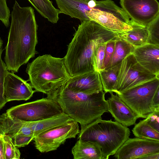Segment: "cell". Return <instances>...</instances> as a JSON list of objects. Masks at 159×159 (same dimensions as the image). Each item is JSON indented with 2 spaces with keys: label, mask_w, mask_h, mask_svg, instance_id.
<instances>
[{
  "label": "cell",
  "mask_w": 159,
  "mask_h": 159,
  "mask_svg": "<svg viewBox=\"0 0 159 159\" xmlns=\"http://www.w3.org/2000/svg\"><path fill=\"white\" fill-rule=\"evenodd\" d=\"M11 16L4 60L7 70L15 73L37 53L38 25L33 9L30 7H22L16 1Z\"/></svg>",
  "instance_id": "6da1fadb"
},
{
  "label": "cell",
  "mask_w": 159,
  "mask_h": 159,
  "mask_svg": "<svg viewBox=\"0 0 159 159\" xmlns=\"http://www.w3.org/2000/svg\"><path fill=\"white\" fill-rule=\"evenodd\" d=\"M120 34L111 31L90 20L82 21L68 46L63 58L71 77L95 70L93 52L99 44L120 38Z\"/></svg>",
  "instance_id": "7a4b0ae2"
},
{
  "label": "cell",
  "mask_w": 159,
  "mask_h": 159,
  "mask_svg": "<svg viewBox=\"0 0 159 159\" xmlns=\"http://www.w3.org/2000/svg\"><path fill=\"white\" fill-rule=\"evenodd\" d=\"M105 93L103 90L91 94L74 92L64 85L52 98L57 101L62 112L81 126L101 118L108 111Z\"/></svg>",
  "instance_id": "3957f363"
},
{
  "label": "cell",
  "mask_w": 159,
  "mask_h": 159,
  "mask_svg": "<svg viewBox=\"0 0 159 159\" xmlns=\"http://www.w3.org/2000/svg\"><path fill=\"white\" fill-rule=\"evenodd\" d=\"M26 71L35 92H40L52 98L71 77L63 58L50 54L40 56L29 63Z\"/></svg>",
  "instance_id": "277c9868"
},
{
  "label": "cell",
  "mask_w": 159,
  "mask_h": 159,
  "mask_svg": "<svg viewBox=\"0 0 159 159\" xmlns=\"http://www.w3.org/2000/svg\"><path fill=\"white\" fill-rule=\"evenodd\" d=\"M130 133L127 127L116 121L99 118L81 126L78 139L97 143L101 148L102 156L108 159L129 138Z\"/></svg>",
  "instance_id": "5b68a950"
},
{
  "label": "cell",
  "mask_w": 159,
  "mask_h": 159,
  "mask_svg": "<svg viewBox=\"0 0 159 159\" xmlns=\"http://www.w3.org/2000/svg\"><path fill=\"white\" fill-rule=\"evenodd\" d=\"M85 14L90 20L118 34L133 29L132 20L122 8L111 0L96 1L95 7L86 11Z\"/></svg>",
  "instance_id": "8992f818"
},
{
  "label": "cell",
  "mask_w": 159,
  "mask_h": 159,
  "mask_svg": "<svg viewBox=\"0 0 159 159\" xmlns=\"http://www.w3.org/2000/svg\"><path fill=\"white\" fill-rule=\"evenodd\" d=\"M62 111L54 98H46L20 104L7 109L6 113L16 119L25 122L42 120L61 114Z\"/></svg>",
  "instance_id": "52a82bcc"
},
{
  "label": "cell",
  "mask_w": 159,
  "mask_h": 159,
  "mask_svg": "<svg viewBox=\"0 0 159 159\" xmlns=\"http://www.w3.org/2000/svg\"><path fill=\"white\" fill-rule=\"evenodd\" d=\"M159 89V78H156L135 86L118 95L139 118H146L155 111L152 102Z\"/></svg>",
  "instance_id": "ba28073f"
},
{
  "label": "cell",
  "mask_w": 159,
  "mask_h": 159,
  "mask_svg": "<svg viewBox=\"0 0 159 159\" xmlns=\"http://www.w3.org/2000/svg\"><path fill=\"white\" fill-rule=\"evenodd\" d=\"M156 78H159L140 65L133 54H131L125 57L121 63L116 85V93L119 95Z\"/></svg>",
  "instance_id": "9c48e42d"
},
{
  "label": "cell",
  "mask_w": 159,
  "mask_h": 159,
  "mask_svg": "<svg viewBox=\"0 0 159 159\" xmlns=\"http://www.w3.org/2000/svg\"><path fill=\"white\" fill-rule=\"evenodd\" d=\"M78 123L73 120L43 131L33 139L36 148L41 153L56 150L66 140L80 132Z\"/></svg>",
  "instance_id": "30bf717a"
},
{
  "label": "cell",
  "mask_w": 159,
  "mask_h": 159,
  "mask_svg": "<svg viewBox=\"0 0 159 159\" xmlns=\"http://www.w3.org/2000/svg\"><path fill=\"white\" fill-rule=\"evenodd\" d=\"M122 9L135 22L147 26L159 15L157 0H120Z\"/></svg>",
  "instance_id": "8fae6325"
},
{
  "label": "cell",
  "mask_w": 159,
  "mask_h": 159,
  "mask_svg": "<svg viewBox=\"0 0 159 159\" xmlns=\"http://www.w3.org/2000/svg\"><path fill=\"white\" fill-rule=\"evenodd\" d=\"M159 152V141L136 137L129 138L114 154L117 159H140L146 155Z\"/></svg>",
  "instance_id": "7c38bea8"
},
{
  "label": "cell",
  "mask_w": 159,
  "mask_h": 159,
  "mask_svg": "<svg viewBox=\"0 0 159 159\" xmlns=\"http://www.w3.org/2000/svg\"><path fill=\"white\" fill-rule=\"evenodd\" d=\"M34 92L27 81L7 71L4 82V95L7 102L26 101L32 97Z\"/></svg>",
  "instance_id": "4fadbf2b"
},
{
  "label": "cell",
  "mask_w": 159,
  "mask_h": 159,
  "mask_svg": "<svg viewBox=\"0 0 159 159\" xmlns=\"http://www.w3.org/2000/svg\"><path fill=\"white\" fill-rule=\"evenodd\" d=\"M65 85L72 91L88 94L103 90L99 72L96 70L71 77Z\"/></svg>",
  "instance_id": "5bb4252c"
},
{
  "label": "cell",
  "mask_w": 159,
  "mask_h": 159,
  "mask_svg": "<svg viewBox=\"0 0 159 159\" xmlns=\"http://www.w3.org/2000/svg\"><path fill=\"white\" fill-rule=\"evenodd\" d=\"M109 93L111 97L107 100L108 111L115 121L126 127L135 125L139 117L126 104L117 94L114 95L112 92Z\"/></svg>",
  "instance_id": "9a60e30c"
},
{
  "label": "cell",
  "mask_w": 159,
  "mask_h": 159,
  "mask_svg": "<svg viewBox=\"0 0 159 159\" xmlns=\"http://www.w3.org/2000/svg\"><path fill=\"white\" fill-rule=\"evenodd\" d=\"M133 54L140 65L159 78V45L147 43L135 48Z\"/></svg>",
  "instance_id": "2e32d148"
},
{
  "label": "cell",
  "mask_w": 159,
  "mask_h": 159,
  "mask_svg": "<svg viewBox=\"0 0 159 159\" xmlns=\"http://www.w3.org/2000/svg\"><path fill=\"white\" fill-rule=\"evenodd\" d=\"M28 123L12 118L6 112L0 114V134L2 135H8L12 139L19 134L34 137L33 132Z\"/></svg>",
  "instance_id": "e0dca14e"
},
{
  "label": "cell",
  "mask_w": 159,
  "mask_h": 159,
  "mask_svg": "<svg viewBox=\"0 0 159 159\" xmlns=\"http://www.w3.org/2000/svg\"><path fill=\"white\" fill-rule=\"evenodd\" d=\"M61 13L68 15L81 21L90 20L85 14L91 9L85 0H55Z\"/></svg>",
  "instance_id": "ac0fdd59"
},
{
  "label": "cell",
  "mask_w": 159,
  "mask_h": 159,
  "mask_svg": "<svg viewBox=\"0 0 159 159\" xmlns=\"http://www.w3.org/2000/svg\"><path fill=\"white\" fill-rule=\"evenodd\" d=\"M74 159H105L99 145L95 142L79 139L72 147Z\"/></svg>",
  "instance_id": "d6986e66"
},
{
  "label": "cell",
  "mask_w": 159,
  "mask_h": 159,
  "mask_svg": "<svg viewBox=\"0 0 159 159\" xmlns=\"http://www.w3.org/2000/svg\"><path fill=\"white\" fill-rule=\"evenodd\" d=\"M73 120H74L63 112L59 115L44 120L28 122V125L31 129L34 138L43 131Z\"/></svg>",
  "instance_id": "ffe728a7"
},
{
  "label": "cell",
  "mask_w": 159,
  "mask_h": 159,
  "mask_svg": "<svg viewBox=\"0 0 159 159\" xmlns=\"http://www.w3.org/2000/svg\"><path fill=\"white\" fill-rule=\"evenodd\" d=\"M133 29L125 33L120 34V37L135 48L147 43L148 32L147 27L140 25L132 21Z\"/></svg>",
  "instance_id": "44dd1931"
},
{
  "label": "cell",
  "mask_w": 159,
  "mask_h": 159,
  "mask_svg": "<svg viewBox=\"0 0 159 159\" xmlns=\"http://www.w3.org/2000/svg\"><path fill=\"white\" fill-rule=\"evenodd\" d=\"M41 16L52 23L59 20V10L55 8L49 0H28Z\"/></svg>",
  "instance_id": "7402d4cb"
},
{
  "label": "cell",
  "mask_w": 159,
  "mask_h": 159,
  "mask_svg": "<svg viewBox=\"0 0 159 159\" xmlns=\"http://www.w3.org/2000/svg\"><path fill=\"white\" fill-rule=\"evenodd\" d=\"M134 49L133 46L120 37L116 39L113 55L109 63L105 69H108L121 63L125 57L133 53Z\"/></svg>",
  "instance_id": "603a6c76"
},
{
  "label": "cell",
  "mask_w": 159,
  "mask_h": 159,
  "mask_svg": "<svg viewBox=\"0 0 159 159\" xmlns=\"http://www.w3.org/2000/svg\"><path fill=\"white\" fill-rule=\"evenodd\" d=\"M121 63L98 71L103 90L116 93V85Z\"/></svg>",
  "instance_id": "cb8c5ba5"
},
{
  "label": "cell",
  "mask_w": 159,
  "mask_h": 159,
  "mask_svg": "<svg viewBox=\"0 0 159 159\" xmlns=\"http://www.w3.org/2000/svg\"><path fill=\"white\" fill-rule=\"evenodd\" d=\"M132 130L136 137L159 141V132L147 124L145 120L135 124Z\"/></svg>",
  "instance_id": "d4e9b609"
},
{
  "label": "cell",
  "mask_w": 159,
  "mask_h": 159,
  "mask_svg": "<svg viewBox=\"0 0 159 159\" xmlns=\"http://www.w3.org/2000/svg\"><path fill=\"white\" fill-rule=\"evenodd\" d=\"M5 159H19L20 153L19 150L14 144L12 138L7 135H2Z\"/></svg>",
  "instance_id": "484cf974"
},
{
  "label": "cell",
  "mask_w": 159,
  "mask_h": 159,
  "mask_svg": "<svg viewBox=\"0 0 159 159\" xmlns=\"http://www.w3.org/2000/svg\"><path fill=\"white\" fill-rule=\"evenodd\" d=\"M147 43L159 45V15L147 26Z\"/></svg>",
  "instance_id": "4316f807"
},
{
  "label": "cell",
  "mask_w": 159,
  "mask_h": 159,
  "mask_svg": "<svg viewBox=\"0 0 159 159\" xmlns=\"http://www.w3.org/2000/svg\"><path fill=\"white\" fill-rule=\"evenodd\" d=\"M107 43L99 44L95 48L93 57L95 70L98 72L103 70V64Z\"/></svg>",
  "instance_id": "83f0119b"
},
{
  "label": "cell",
  "mask_w": 159,
  "mask_h": 159,
  "mask_svg": "<svg viewBox=\"0 0 159 159\" xmlns=\"http://www.w3.org/2000/svg\"><path fill=\"white\" fill-rule=\"evenodd\" d=\"M3 49L0 48V110L7 102L4 95V82L7 71L5 64L2 59Z\"/></svg>",
  "instance_id": "f1b7e54d"
},
{
  "label": "cell",
  "mask_w": 159,
  "mask_h": 159,
  "mask_svg": "<svg viewBox=\"0 0 159 159\" xmlns=\"http://www.w3.org/2000/svg\"><path fill=\"white\" fill-rule=\"evenodd\" d=\"M10 11L6 2V0H0V21L8 27L10 25Z\"/></svg>",
  "instance_id": "f546056e"
},
{
  "label": "cell",
  "mask_w": 159,
  "mask_h": 159,
  "mask_svg": "<svg viewBox=\"0 0 159 159\" xmlns=\"http://www.w3.org/2000/svg\"><path fill=\"white\" fill-rule=\"evenodd\" d=\"M116 40H111L107 43L103 61V70L106 68L111 60L114 50Z\"/></svg>",
  "instance_id": "4dcf8cb0"
},
{
  "label": "cell",
  "mask_w": 159,
  "mask_h": 159,
  "mask_svg": "<svg viewBox=\"0 0 159 159\" xmlns=\"http://www.w3.org/2000/svg\"><path fill=\"white\" fill-rule=\"evenodd\" d=\"M145 120L147 124L159 132V110L155 111L150 114Z\"/></svg>",
  "instance_id": "1f68e13d"
},
{
  "label": "cell",
  "mask_w": 159,
  "mask_h": 159,
  "mask_svg": "<svg viewBox=\"0 0 159 159\" xmlns=\"http://www.w3.org/2000/svg\"><path fill=\"white\" fill-rule=\"evenodd\" d=\"M34 138L31 136L19 134L16 135L13 139L15 145L17 148H20L28 145Z\"/></svg>",
  "instance_id": "d6a6232c"
},
{
  "label": "cell",
  "mask_w": 159,
  "mask_h": 159,
  "mask_svg": "<svg viewBox=\"0 0 159 159\" xmlns=\"http://www.w3.org/2000/svg\"><path fill=\"white\" fill-rule=\"evenodd\" d=\"M152 104L155 111L159 110V89L157 90L153 96Z\"/></svg>",
  "instance_id": "836d02e7"
},
{
  "label": "cell",
  "mask_w": 159,
  "mask_h": 159,
  "mask_svg": "<svg viewBox=\"0 0 159 159\" xmlns=\"http://www.w3.org/2000/svg\"><path fill=\"white\" fill-rule=\"evenodd\" d=\"M2 136L0 137V159H5L4 145Z\"/></svg>",
  "instance_id": "e575fe53"
},
{
  "label": "cell",
  "mask_w": 159,
  "mask_h": 159,
  "mask_svg": "<svg viewBox=\"0 0 159 159\" xmlns=\"http://www.w3.org/2000/svg\"><path fill=\"white\" fill-rule=\"evenodd\" d=\"M140 159H159V152L146 155L141 157Z\"/></svg>",
  "instance_id": "d590c367"
},
{
  "label": "cell",
  "mask_w": 159,
  "mask_h": 159,
  "mask_svg": "<svg viewBox=\"0 0 159 159\" xmlns=\"http://www.w3.org/2000/svg\"><path fill=\"white\" fill-rule=\"evenodd\" d=\"M96 0H92L88 2V5L89 7L91 9L93 8L96 5Z\"/></svg>",
  "instance_id": "8d00e7d4"
},
{
  "label": "cell",
  "mask_w": 159,
  "mask_h": 159,
  "mask_svg": "<svg viewBox=\"0 0 159 159\" xmlns=\"http://www.w3.org/2000/svg\"><path fill=\"white\" fill-rule=\"evenodd\" d=\"M3 42L2 40L0 38V48H2Z\"/></svg>",
  "instance_id": "74e56055"
},
{
  "label": "cell",
  "mask_w": 159,
  "mask_h": 159,
  "mask_svg": "<svg viewBox=\"0 0 159 159\" xmlns=\"http://www.w3.org/2000/svg\"><path fill=\"white\" fill-rule=\"evenodd\" d=\"M85 1H88V2H89V1H90V0H85Z\"/></svg>",
  "instance_id": "f35d334b"
},
{
  "label": "cell",
  "mask_w": 159,
  "mask_h": 159,
  "mask_svg": "<svg viewBox=\"0 0 159 159\" xmlns=\"http://www.w3.org/2000/svg\"><path fill=\"white\" fill-rule=\"evenodd\" d=\"M2 135L0 134V137L2 136Z\"/></svg>",
  "instance_id": "ab89813d"
},
{
  "label": "cell",
  "mask_w": 159,
  "mask_h": 159,
  "mask_svg": "<svg viewBox=\"0 0 159 159\" xmlns=\"http://www.w3.org/2000/svg\"></svg>",
  "instance_id": "60d3db41"
}]
</instances>
